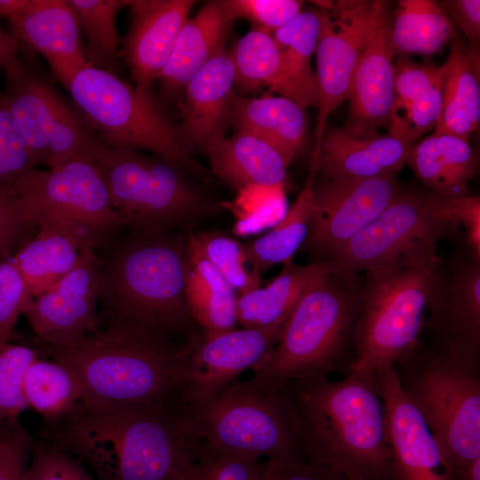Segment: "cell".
<instances>
[{"label":"cell","instance_id":"obj_8","mask_svg":"<svg viewBox=\"0 0 480 480\" xmlns=\"http://www.w3.org/2000/svg\"><path fill=\"white\" fill-rule=\"evenodd\" d=\"M196 437L214 447L266 460L305 461L301 424L288 386L251 377L188 405Z\"/></svg>","mask_w":480,"mask_h":480},{"label":"cell","instance_id":"obj_13","mask_svg":"<svg viewBox=\"0 0 480 480\" xmlns=\"http://www.w3.org/2000/svg\"><path fill=\"white\" fill-rule=\"evenodd\" d=\"M3 98L36 166L52 169L74 159L93 160L101 142L81 114L45 81L25 72L9 82Z\"/></svg>","mask_w":480,"mask_h":480},{"label":"cell","instance_id":"obj_12","mask_svg":"<svg viewBox=\"0 0 480 480\" xmlns=\"http://www.w3.org/2000/svg\"><path fill=\"white\" fill-rule=\"evenodd\" d=\"M454 226L439 215L435 195L403 189L374 220L320 260L336 276L354 283L360 272L419 245L437 244Z\"/></svg>","mask_w":480,"mask_h":480},{"label":"cell","instance_id":"obj_18","mask_svg":"<svg viewBox=\"0 0 480 480\" xmlns=\"http://www.w3.org/2000/svg\"><path fill=\"white\" fill-rule=\"evenodd\" d=\"M99 271L96 252H82L72 271L33 299L24 315L36 344L65 346L99 330Z\"/></svg>","mask_w":480,"mask_h":480},{"label":"cell","instance_id":"obj_30","mask_svg":"<svg viewBox=\"0 0 480 480\" xmlns=\"http://www.w3.org/2000/svg\"><path fill=\"white\" fill-rule=\"evenodd\" d=\"M442 65L416 63L408 57L395 60V102L392 121L403 126L413 143L434 130L443 108ZM391 121V122H392Z\"/></svg>","mask_w":480,"mask_h":480},{"label":"cell","instance_id":"obj_16","mask_svg":"<svg viewBox=\"0 0 480 480\" xmlns=\"http://www.w3.org/2000/svg\"><path fill=\"white\" fill-rule=\"evenodd\" d=\"M314 208L303 247L326 257L374 220L403 191L396 176L368 180L316 178Z\"/></svg>","mask_w":480,"mask_h":480},{"label":"cell","instance_id":"obj_20","mask_svg":"<svg viewBox=\"0 0 480 480\" xmlns=\"http://www.w3.org/2000/svg\"><path fill=\"white\" fill-rule=\"evenodd\" d=\"M375 378L397 480H452L437 442L403 393L394 368L375 373Z\"/></svg>","mask_w":480,"mask_h":480},{"label":"cell","instance_id":"obj_42","mask_svg":"<svg viewBox=\"0 0 480 480\" xmlns=\"http://www.w3.org/2000/svg\"><path fill=\"white\" fill-rule=\"evenodd\" d=\"M40 355L36 348L0 342V423L19 419L28 409L24 377L28 367Z\"/></svg>","mask_w":480,"mask_h":480},{"label":"cell","instance_id":"obj_45","mask_svg":"<svg viewBox=\"0 0 480 480\" xmlns=\"http://www.w3.org/2000/svg\"><path fill=\"white\" fill-rule=\"evenodd\" d=\"M27 480H96L77 460L42 439H35Z\"/></svg>","mask_w":480,"mask_h":480},{"label":"cell","instance_id":"obj_52","mask_svg":"<svg viewBox=\"0 0 480 480\" xmlns=\"http://www.w3.org/2000/svg\"><path fill=\"white\" fill-rule=\"evenodd\" d=\"M17 39L4 33L0 28V68L6 75L8 83L24 75L25 68L17 56Z\"/></svg>","mask_w":480,"mask_h":480},{"label":"cell","instance_id":"obj_17","mask_svg":"<svg viewBox=\"0 0 480 480\" xmlns=\"http://www.w3.org/2000/svg\"><path fill=\"white\" fill-rule=\"evenodd\" d=\"M392 4L375 0L374 13L354 70L348 114L343 129L351 136L369 138L389 129L395 102V49Z\"/></svg>","mask_w":480,"mask_h":480},{"label":"cell","instance_id":"obj_40","mask_svg":"<svg viewBox=\"0 0 480 480\" xmlns=\"http://www.w3.org/2000/svg\"><path fill=\"white\" fill-rule=\"evenodd\" d=\"M263 461L198 438L177 480H265Z\"/></svg>","mask_w":480,"mask_h":480},{"label":"cell","instance_id":"obj_54","mask_svg":"<svg viewBox=\"0 0 480 480\" xmlns=\"http://www.w3.org/2000/svg\"><path fill=\"white\" fill-rule=\"evenodd\" d=\"M456 480H480V458L472 462Z\"/></svg>","mask_w":480,"mask_h":480},{"label":"cell","instance_id":"obj_2","mask_svg":"<svg viewBox=\"0 0 480 480\" xmlns=\"http://www.w3.org/2000/svg\"><path fill=\"white\" fill-rule=\"evenodd\" d=\"M188 235L130 228L96 251L99 329L126 327L187 346L196 334L185 300Z\"/></svg>","mask_w":480,"mask_h":480},{"label":"cell","instance_id":"obj_35","mask_svg":"<svg viewBox=\"0 0 480 480\" xmlns=\"http://www.w3.org/2000/svg\"><path fill=\"white\" fill-rule=\"evenodd\" d=\"M453 22L433 0H400L393 12L392 40L396 55L430 56L438 52L455 34Z\"/></svg>","mask_w":480,"mask_h":480},{"label":"cell","instance_id":"obj_10","mask_svg":"<svg viewBox=\"0 0 480 480\" xmlns=\"http://www.w3.org/2000/svg\"><path fill=\"white\" fill-rule=\"evenodd\" d=\"M16 195L30 223L63 236L80 252L98 251L126 227L92 159H74L45 171L35 168Z\"/></svg>","mask_w":480,"mask_h":480},{"label":"cell","instance_id":"obj_3","mask_svg":"<svg viewBox=\"0 0 480 480\" xmlns=\"http://www.w3.org/2000/svg\"><path fill=\"white\" fill-rule=\"evenodd\" d=\"M287 386L300 420L305 461L345 480H397L375 373Z\"/></svg>","mask_w":480,"mask_h":480},{"label":"cell","instance_id":"obj_34","mask_svg":"<svg viewBox=\"0 0 480 480\" xmlns=\"http://www.w3.org/2000/svg\"><path fill=\"white\" fill-rule=\"evenodd\" d=\"M317 172L316 161L312 156L305 184L283 219L268 233L244 246L248 261L256 272L290 262L303 245L313 215V187Z\"/></svg>","mask_w":480,"mask_h":480},{"label":"cell","instance_id":"obj_27","mask_svg":"<svg viewBox=\"0 0 480 480\" xmlns=\"http://www.w3.org/2000/svg\"><path fill=\"white\" fill-rule=\"evenodd\" d=\"M405 164L430 193L440 197L467 196L468 182L477 166L468 140L435 132L408 148Z\"/></svg>","mask_w":480,"mask_h":480},{"label":"cell","instance_id":"obj_9","mask_svg":"<svg viewBox=\"0 0 480 480\" xmlns=\"http://www.w3.org/2000/svg\"><path fill=\"white\" fill-rule=\"evenodd\" d=\"M93 164L113 207L130 228L175 230L216 206L188 180L179 164L160 156L110 148L100 143Z\"/></svg>","mask_w":480,"mask_h":480},{"label":"cell","instance_id":"obj_21","mask_svg":"<svg viewBox=\"0 0 480 480\" xmlns=\"http://www.w3.org/2000/svg\"><path fill=\"white\" fill-rule=\"evenodd\" d=\"M196 2L131 0V26L123 40V54L134 85L149 91L160 78L178 35Z\"/></svg>","mask_w":480,"mask_h":480},{"label":"cell","instance_id":"obj_32","mask_svg":"<svg viewBox=\"0 0 480 480\" xmlns=\"http://www.w3.org/2000/svg\"><path fill=\"white\" fill-rule=\"evenodd\" d=\"M444 71L443 108L435 133L468 140L480 122L479 68L475 67L460 35L452 40Z\"/></svg>","mask_w":480,"mask_h":480},{"label":"cell","instance_id":"obj_15","mask_svg":"<svg viewBox=\"0 0 480 480\" xmlns=\"http://www.w3.org/2000/svg\"><path fill=\"white\" fill-rule=\"evenodd\" d=\"M287 317L260 327L196 334L186 346L183 361L185 403L189 405L212 398L263 361L276 344Z\"/></svg>","mask_w":480,"mask_h":480},{"label":"cell","instance_id":"obj_43","mask_svg":"<svg viewBox=\"0 0 480 480\" xmlns=\"http://www.w3.org/2000/svg\"><path fill=\"white\" fill-rule=\"evenodd\" d=\"M35 168L27 143L0 96V188L16 195L20 181Z\"/></svg>","mask_w":480,"mask_h":480},{"label":"cell","instance_id":"obj_23","mask_svg":"<svg viewBox=\"0 0 480 480\" xmlns=\"http://www.w3.org/2000/svg\"><path fill=\"white\" fill-rule=\"evenodd\" d=\"M412 144L388 132L369 138L349 135L343 128L326 124L312 156L317 174L329 179L368 180L396 176L405 164Z\"/></svg>","mask_w":480,"mask_h":480},{"label":"cell","instance_id":"obj_48","mask_svg":"<svg viewBox=\"0 0 480 480\" xmlns=\"http://www.w3.org/2000/svg\"><path fill=\"white\" fill-rule=\"evenodd\" d=\"M36 228L24 217L18 196L0 188V261L11 258Z\"/></svg>","mask_w":480,"mask_h":480},{"label":"cell","instance_id":"obj_19","mask_svg":"<svg viewBox=\"0 0 480 480\" xmlns=\"http://www.w3.org/2000/svg\"><path fill=\"white\" fill-rule=\"evenodd\" d=\"M440 265L424 329L432 348L480 359V265L462 263L444 276ZM423 329V330H424Z\"/></svg>","mask_w":480,"mask_h":480},{"label":"cell","instance_id":"obj_7","mask_svg":"<svg viewBox=\"0 0 480 480\" xmlns=\"http://www.w3.org/2000/svg\"><path fill=\"white\" fill-rule=\"evenodd\" d=\"M452 480L480 458V359L419 344L393 366Z\"/></svg>","mask_w":480,"mask_h":480},{"label":"cell","instance_id":"obj_41","mask_svg":"<svg viewBox=\"0 0 480 480\" xmlns=\"http://www.w3.org/2000/svg\"><path fill=\"white\" fill-rule=\"evenodd\" d=\"M195 236L204 256L236 292L260 287V273L251 267L243 244L220 232H197Z\"/></svg>","mask_w":480,"mask_h":480},{"label":"cell","instance_id":"obj_50","mask_svg":"<svg viewBox=\"0 0 480 480\" xmlns=\"http://www.w3.org/2000/svg\"><path fill=\"white\" fill-rule=\"evenodd\" d=\"M265 480H345L343 476L307 461L264 460Z\"/></svg>","mask_w":480,"mask_h":480},{"label":"cell","instance_id":"obj_28","mask_svg":"<svg viewBox=\"0 0 480 480\" xmlns=\"http://www.w3.org/2000/svg\"><path fill=\"white\" fill-rule=\"evenodd\" d=\"M306 109L282 96H231L230 121L238 130L257 135L275 147L289 164L303 148L308 133Z\"/></svg>","mask_w":480,"mask_h":480},{"label":"cell","instance_id":"obj_5","mask_svg":"<svg viewBox=\"0 0 480 480\" xmlns=\"http://www.w3.org/2000/svg\"><path fill=\"white\" fill-rule=\"evenodd\" d=\"M360 308L354 283L331 270L301 295L286 318L276 344L252 370L253 378L275 387L312 383L350 372Z\"/></svg>","mask_w":480,"mask_h":480},{"label":"cell","instance_id":"obj_36","mask_svg":"<svg viewBox=\"0 0 480 480\" xmlns=\"http://www.w3.org/2000/svg\"><path fill=\"white\" fill-rule=\"evenodd\" d=\"M81 259L82 252L68 238L44 228H38L10 258L33 299L72 271Z\"/></svg>","mask_w":480,"mask_h":480},{"label":"cell","instance_id":"obj_44","mask_svg":"<svg viewBox=\"0 0 480 480\" xmlns=\"http://www.w3.org/2000/svg\"><path fill=\"white\" fill-rule=\"evenodd\" d=\"M232 20L244 19L252 28L273 33L301 12L302 1L296 0H221Z\"/></svg>","mask_w":480,"mask_h":480},{"label":"cell","instance_id":"obj_11","mask_svg":"<svg viewBox=\"0 0 480 480\" xmlns=\"http://www.w3.org/2000/svg\"><path fill=\"white\" fill-rule=\"evenodd\" d=\"M67 89L106 147L145 149L179 164L184 162L188 144L180 126L171 122L149 91L90 63L75 75Z\"/></svg>","mask_w":480,"mask_h":480},{"label":"cell","instance_id":"obj_39","mask_svg":"<svg viewBox=\"0 0 480 480\" xmlns=\"http://www.w3.org/2000/svg\"><path fill=\"white\" fill-rule=\"evenodd\" d=\"M235 85L243 92L267 87L275 92L281 73V55L272 34L252 28L229 52Z\"/></svg>","mask_w":480,"mask_h":480},{"label":"cell","instance_id":"obj_6","mask_svg":"<svg viewBox=\"0 0 480 480\" xmlns=\"http://www.w3.org/2000/svg\"><path fill=\"white\" fill-rule=\"evenodd\" d=\"M436 246L419 245L365 272L350 372L387 371L419 344L442 264Z\"/></svg>","mask_w":480,"mask_h":480},{"label":"cell","instance_id":"obj_33","mask_svg":"<svg viewBox=\"0 0 480 480\" xmlns=\"http://www.w3.org/2000/svg\"><path fill=\"white\" fill-rule=\"evenodd\" d=\"M329 271V267L321 260L307 265L285 263L282 272L267 286L237 296V323L244 328H252L287 317L303 292Z\"/></svg>","mask_w":480,"mask_h":480},{"label":"cell","instance_id":"obj_53","mask_svg":"<svg viewBox=\"0 0 480 480\" xmlns=\"http://www.w3.org/2000/svg\"><path fill=\"white\" fill-rule=\"evenodd\" d=\"M28 3V0H0V16L10 18L22 11Z\"/></svg>","mask_w":480,"mask_h":480},{"label":"cell","instance_id":"obj_14","mask_svg":"<svg viewBox=\"0 0 480 480\" xmlns=\"http://www.w3.org/2000/svg\"><path fill=\"white\" fill-rule=\"evenodd\" d=\"M321 29L315 50L318 90L316 146L328 116L348 100L352 76L370 29L375 0L320 1Z\"/></svg>","mask_w":480,"mask_h":480},{"label":"cell","instance_id":"obj_24","mask_svg":"<svg viewBox=\"0 0 480 480\" xmlns=\"http://www.w3.org/2000/svg\"><path fill=\"white\" fill-rule=\"evenodd\" d=\"M234 85L235 68L226 50L210 60L186 84L180 129L188 145L204 148L210 140L224 136L230 121Z\"/></svg>","mask_w":480,"mask_h":480},{"label":"cell","instance_id":"obj_46","mask_svg":"<svg viewBox=\"0 0 480 480\" xmlns=\"http://www.w3.org/2000/svg\"><path fill=\"white\" fill-rule=\"evenodd\" d=\"M32 300L24 278L10 258L0 261V342L10 341L16 323Z\"/></svg>","mask_w":480,"mask_h":480},{"label":"cell","instance_id":"obj_26","mask_svg":"<svg viewBox=\"0 0 480 480\" xmlns=\"http://www.w3.org/2000/svg\"><path fill=\"white\" fill-rule=\"evenodd\" d=\"M233 20L220 1H209L184 22L160 76L166 92L184 87L210 60L225 50Z\"/></svg>","mask_w":480,"mask_h":480},{"label":"cell","instance_id":"obj_38","mask_svg":"<svg viewBox=\"0 0 480 480\" xmlns=\"http://www.w3.org/2000/svg\"><path fill=\"white\" fill-rule=\"evenodd\" d=\"M80 30L86 38L87 61L101 69L114 72L118 53L116 27L120 10L131 0H68Z\"/></svg>","mask_w":480,"mask_h":480},{"label":"cell","instance_id":"obj_47","mask_svg":"<svg viewBox=\"0 0 480 480\" xmlns=\"http://www.w3.org/2000/svg\"><path fill=\"white\" fill-rule=\"evenodd\" d=\"M34 440L19 419L0 423V480H27Z\"/></svg>","mask_w":480,"mask_h":480},{"label":"cell","instance_id":"obj_22","mask_svg":"<svg viewBox=\"0 0 480 480\" xmlns=\"http://www.w3.org/2000/svg\"><path fill=\"white\" fill-rule=\"evenodd\" d=\"M8 19L12 36L39 52L64 87L89 63L68 0H28L22 11Z\"/></svg>","mask_w":480,"mask_h":480},{"label":"cell","instance_id":"obj_49","mask_svg":"<svg viewBox=\"0 0 480 480\" xmlns=\"http://www.w3.org/2000/svg\"><path fill=\"white\" fill-rule=\"evenodd\" d=\"M439 215L454 225L461 224L465 228L466 241L473 260H480V197L463 196L440 197L435 196Z\"/></svg>","mask_w":480,"mask_h":480},{"label":"cell","instance_id":"obj_1","mask_svg":"<svg viewBox=\"0 0 480 480\" xmlns=\"http://www.w3.org/2000/svg\"><path fill=\"white\" fill-rule=\"evenodd\" d=\"M40 438L96 480H176L198 440L186 404L100 409L82 403L45 424Z\"/></svg>","mask_w":480,"mask_h":480},{"label":"cell","instance_id":"obj_37","mask_svg":"<svg viewBox=\"0 0 480 480\" xmlns=\"http://www.w3.org/2000/svg\"><path fill=\"white\" fill-rule=\"evenodd\" d=\"M23 394L28 408L38 413L45 424L67 415L83 398L80 383L72 371L40 356L26 371Z\"/></svg>","mask_w":480,"mask_h":480},{"label":"cell","instance_id":"obj_25","mask_svg":"<svg viewBox=\"0 0 480 480\" xmlns=\"http://www.w3.org/2000/svg\"><path fill=\"white\" fill-rule=\"evenodd\" d=\"M204 149L212 172L237 191L251 186H280L286 180L289 164L281 153L249 132L218 137Z\"/></svg>","mask_w":480,"mask_h":480},{"label":"cell","instance_id":"obj_29","mask_svg":"<svg viewBox=\"0 0 480 480\" xmlns=\"http://www.w3.org/2000/svg\"><path fill=\"white\" fill-rule=\"evenodd\" d=\"M321 29L318 10L301 11L272 33L281 55V73L275 91L303 108L317 107L318 90L311 58Z\"/></svg>","mask_w":480,"mask_h":480},{"label":"cell","instance_id":"obj_51","mask_svg":"<svg viewBox=\"0 0 480 480\" xmlns=\"http://www.w3.org/2000/svg\"><path fill=\"white\" fill-rule=\"evenodd\" d=\"M440 5L468 40V48L478 49L480 39V1L445 0Z\"/></svg>","mask_w":480,"mask_h":480},{"label":"cell","instance_id":"obj_4","mask_svg":"<svg viewBox=\"0 0 480 480\" xmlns=\"http://www.w3.org/2000/svg\"><path fill=\"white\" fill-rule=\"evenodd\" d=\"M36 348L72 371L84 405L116 409L187 404L181 394L186 346L112 326L68 345L36 343Z\"/></svg>","mask_w":480,"mask_h":480},{"label":"cell","instance_id":"obj_31","mask_svg":"<svg viewBox=\"0 0 480 480\" xmlns=\"http://www.w3.org/2000/svg\"><path fill=\"white\" fill-rule=\"evenodd\" d=\"M236 292L208 260L195 233H188L186 253L185 300L194 322L204 332L236 327Z\"/></svg>","mask_w":480,"mask_h":480}]
</instances>
